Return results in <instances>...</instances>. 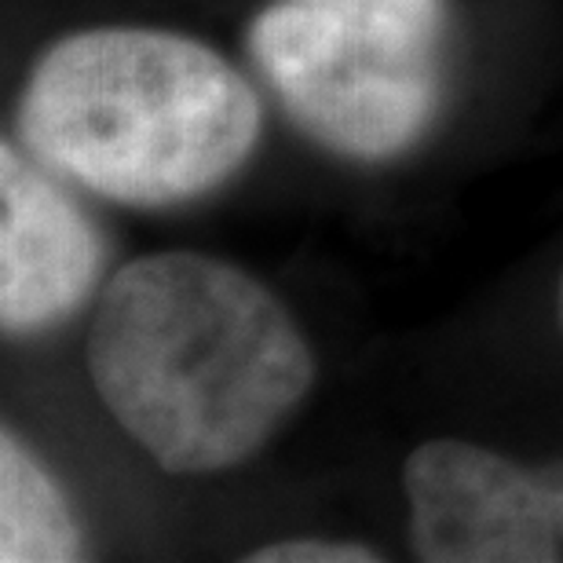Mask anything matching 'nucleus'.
Segmentation results:
<instances>
[{
    "label": "nucleus",
    "mask_w": 563,
    "mask_h": 563,
    "mask_svg": "<svg viewBox=\"0 0 563 563\" xmlns=\"http://www.w3.org/2000/svg\"><path fill=\"white\" fill-rule=\"evenodd\" d=\"M103 242L85 209L41 173V162L0 143V325L41 333L92 297Z\"/></svg>",
    "instance_id": "nucleus-5"
},
{
    "label": "nucleus",
    "mask_w": 563,
    "mask_h": 563,
    "mask_svg": "<svg viewBox=\"0 0 563 563\" xmlns=\"http://www.w3.org/2000/svg\"><path fill=\"white\" fill-rule=\"evenodd\" d=\"M560 319H563V289H560Z\"/></svg>",
    "instance_id": "nucleus-9"
},
{
    "label": "nucleus",
    "mask_w": 563,
    "mask_h": 563,
    "mask_svg": "<svg viewBox=\"0 0 563 563\" xmlns=\"http://www.w3.org/2000/svg\"><path fill=\"white\" fill-rule=\"evenodd\" d=\"M81 527L26 443L4 428L0 435V560L4 563H66L85 553Z\"/></svg>",
    "instance_id": "nucleus-6"
},
{
    "label": "nucleus",
    "mask_w": 563,
    "mask_h": 563,
    "mask_svg": "<svg viewBox=\"0 0 563 563\" xmlns=\"http://www.w3.org/2000/svg\"><path fill=\"white\" fill-rule=\"evenodd\" d=\"M553 468H556V479H560V490H563V461H556Z\"/></svg>",
    "instance_id": "nucleus-8"
},
{
    "label": "nucleus",
    "mask_w": 563,
    "mask_h": 563,
    "mask_svg": "<svg viewBox=\"0 0 563 563\" xmlns=\"http://www.w3.org/2000/svg\"><path fill=\"white\" fill-rule=\"evenodd\" d=\"M261 129V96L217 48L151 26L55 41L19 96L30 157L136 209L179 206L228 184Z\"/></svg>",
    "instance_id": "nucleus-2"
},
{
    "label": "nucleus",
    "mask_w": 563,
    "mask_h": 563,
    "mask_svg": "<svg viewBox=\"0 0 563 563\" xmlns=\"http://www.w3.org/2000/svg\"><path fill=\"white\" fill-rule=\"evenodd\" d=\"M99 402L165 472L234 468L314 385L297 319L261 278L206 253H151L107 282L88 333Z\"/></svg>",
    "instance_id": "nucleus-1"
},
{
    "label": "nucleus",
    "mask_w": 563,
    "mask_h": 563,
    "mask_svg": "<svg viewBox=\"0 0 563 563\" xmlns=\"http://www.w3.org/2000/svg\"><path fill=\"white\" fill-rule=\"evenodd\" d=\"M446 37V0H267L245 52L311 143L391 162L439 118Z\"/></svg>",
    "instance_id": "nucleus-3"
},
{
    "label": "nucleus",
    "mask_w": 563,
    "mask_h": 563,
    "mask_svg": "<svg viewBox=\"0 0 563 563\" xmlns=\"http://www.w3.org/2000/svg\"><path fill=\"white\" fill-rule=\"evenodd\" d=\"M410 545L428 563L563 560L556 468H523L461 439L421 443L402 465Z\"/></svg>",
    "instance_id": "nucleus-4"
},
{
    "label": "nucleus",
    "mask_w": 563,
    "mask_h": 563,
    "mask_svg": "<svg viewBox=\"0 0 563 563\" xmlns=\"http://www.w3.org/2000/svg\"><path fill=\"white\" fill-rule=\"evenodd\" d=\"M245 560L253 563H377L380 553H374L363 542H341V538H286L256 549Z\"/></svg>",
    "instance_id": "nucleus-7"
}]
</instances>
